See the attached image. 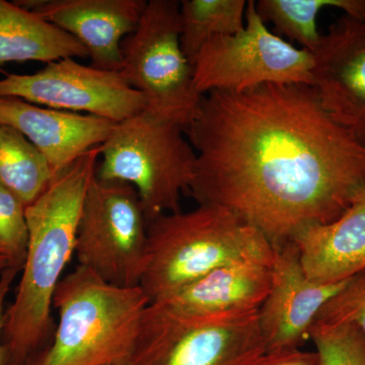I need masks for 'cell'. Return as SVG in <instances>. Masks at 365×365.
Segmentation results:
<instances>
[{"instance_id": "cell-12", "label": "cell", "mask_w": 365, "mask_h": 365, "mask_svg": "<svg viewBox=\"0 0 365 365\" xmlns=\"http://www.w3.org/2000/svg\"><path fill=\"white\" fill-rule=\"evenodd\" d=\"M347 281L314 282L304 272L294 242L274 248L270 289L258 311L266 352L299 348L309 339L317 314Z\"/></svg>"}, {"instance_id": "cell-20", "label": "cell", "mask_w": 365, "mask_h": 365, "mask_svg": "<svg viewBox=\"0 0 365 365\" xmlns=\"http://www.w3.org/2000/svg\"><path fill=\"white\" fill-rule=\"evenodd\" d=\"M246 0H182L181 46L193 66L197 55L209 40L241 32L246 25Z\"/></svg>"}, {"instance_id": "cell-1", "label": "cell", "mask_w": 365, "mask_h": 365, "mask_svg": "<svg viewBox=\"0 0 365 365\" xmlns=\"http://www.w3.org/2000/svg\"><path fill=\"white\" fill-rule=\"evenodd\" d=\"M186 135L196 153L187 194L232 211L273 248L337 220L365 191V143L312 86L210 91Z\"/></svg>"}, {"instance_id": "cell-6", "label": "cell", "mask_w": 365, "mask_h": 365, "mask_svg": "<svg viewBox=\"0 0 365 365\" xmlns=\"http://www.w3.org/2000/svg\"><path fill=\"white\" fill-rule=\"evenodd\" d=\"M121 50L120 73L131 88L143 93L145 112L186 131L203 96L197 91L193 66L182 52L180 1H148Z\"/></svg>"}, {"instance_id": "cell-11", "label": "cell", "mask_w": 365, "mask_h": 365, "mask_svg": "<svg viewBox=\"0 0 365 365\" xmlns=\"http://www.w3.org/2000/svg\"><path fill=\"white\" fill-rule=\"evenodd\" d=\"M312 54V86L324 109L365 143L364 19L343 14Z\"/></svg>"}, {"instance_id": "cell-10", "label": "cell", "mask_w": 365, "mask_h": 365, "mask_svg": "<svg viewBox=\"0 0 365 365\" xmlns=\"http://www.w3.org/2000/svg\"><path fill=\"white\" fill-rule=\"evenodd\" d=\"M21 98L34 105L73 113L86 112L120 123L145 111L143 93L120 72L102 71L74 58L50 62L33 74L0 79V98Z\"/></svg>"}, {"instance_id": "cell-14", "label": "cell", "mask_w": 365, "mask_h": 365, "mask_svg": "<svg viewBox=\"0 0 365 365\" xmlns=\"http://www.w3.org/2000/svg\"><path fill=\"white\" fill-rule=\"evenodd\" d=\"M0 124L26 136L44 155L54 177L102 145L116 125L104 118L43 108L14 97L0 98Z\"/></svg>"}, {"instance_id": "cell-13", "label": "cell", "mask_w": 365, "mask_h": 365, "mask_svg": "<svg viewBox=\"0 0 365 365\" xmlns=\"http://www.w3.org/2000/svg\"><path fill=\"white\" fill-rule=\"evenodd\" d=\"M32 11L85 47L91 66L120 72L122 42L137 25L146 0H20Z\"/></svg>"}, {"instance_id": "cell-21", "label": "cell", "mask_w": 365, "mask_h": 365, "mask_svg": "<svg viewBox=\"0 0 365 365\" xmlns=\"http://www.w3.org/2000/svg\"><path fill=\"white\" fill-rule=\"evenodd\" d=\"M309 339L316 345L321 365H365V338L354 324L314 323Z\"/></svg>"}, {"instance_id": "cell-4", "label": "cell", "mask_w": 365, "mask_h": 365, "mask_svg": "<svg viewBox=\"0 0 365 365\" xmlns=\"http://www.w3.org/2000/svg\"><path fill=\"white\" fill-rule=\"evenodd\" d=\"M150 304L140 287H115L78 265L55 292L51 342L25 365H128Z\"/></svg>"}, {"instance_id": "cell-17", "label": "cell", "mask_w": 365, "mask_h": 365, "mask_svg": "<svg viewBox=\"0 0 365 365\" xmlns=\"http://www.w3.org/2000/svg\"><path fill=\"white\" fill-rule=\"evenodd\" d=\"M88 58L78 40L14 2L0 0V67L11 62Z\"/></svg>"}, {"instance_id": "cell-26", "label": "cell", "mask_w": 365, "mask_h": 365, "mask_svg": "<svg viewBox=\"0 0 365 365\" xmlns=\"http://www.w3.org/2000/svg\"><path fill=\"white\" fill-rule=\"evenodd\" d=\"M7 268V262L6 260V258H4V256H2L1 254H0V273L2 272V271L6 270Z\"/></svg>"}, {"instance_id": "cell-22", "label": "cell", "mask_w": 365, "mask_h": 365, "mask_svg": "<svg viewBox=\"0 0 365 365\" xmlns=\"http://www.w3.org/2000/svg\"><path fill=\"white\" fill-rule=\"evenodd\" d=\"M25 204L0 185V254L7 268L20 273L25 264L29 245V228Z\"/></svg>"}, {"instance_id": "cell-8", "label": "cell", "mask_w": 365, "mask_h": 365, "mask_svg": "<svg viewBox=\"0 0 365 365\" xmlns=\"http://www.w3.org/2000/svg\"><path fill=\"white\" fill-rule=\"evenodd\" d=\"M313 54L269 30L256 1L249 0L241 32L213 38L201 48L193 63L194 83L202 96L265 85L313 86Z\"/></svg>"}, {"instance_id": "cell-2", "label": "cell", "mask_w": 365, "mask_h": 365, "mask_svg": "<svg viewBox=\"0 0 365 365\" xmlns=\"http://www.w3.org/2000/svg\"><path fill=\"white\" fill-rule=\"evenodd\" d=\"M100 157V146L88 150L26 207L28 252L16 297L4 317L6 365H25L51 342L56 327L53 299L76 253L83 201Z\"/></svg>"}, {"instance_id": "cell-23", "label": "cell", "mask_w": 365, "mask_h": 365, "mask_svg": "<svg viewBox=\"0 0 365 365\" xmlns=\"http://www.w3.org/2000/svg\"><path fill=\"white\" fill-rule=\"evenodd\" d=\"M314 323L354 324L365 338V270L348 279L344 287L324 304Z\"/></svg>"}, {"instance_id": "cell-7", "label": "cell", "mask_w": 365, "mask_h": 365, "mask_svg": "<svg viewBox=\"0 0 365 365\" xmlns=\"http://www.w3.org/2000/svg\"><path fill=\"white\" fill-rule=\"evenodd\" d=\"M265 353L258 312L185 317L150 304L128 365H255Z\"/></svg>"}, {"instance_id": "cell-24", "label": "cell", "mask_w": 365, "mask_h": 365, "mask_svg": "<svg viewBox=\"0 0 365 365\" xmlns=\"http://www.w3.org/2000/svg\"><path fill=\"white\" fill-rule=\"evenodd\" d=\"M255 365H321L318 352L302 351L299 348L266 352Z\"/></svg>"}, {"instance_id": "cell-18", "label": "cell", "mask_w": 365, "mask_h": 365, "mask_svg": "<svg viewBox=\"0 0 365 365\" xmlns=\"http://www.w3.org/2000/svg\"><path fill=\"white\" fill-rule=\"evenodd\" d=\"M327 7L365 20V0H258L257 13L280 38L294 41L302 49L314 53L321 42L318 16Z\"/></svg>"}, {"instance_id": "cell-5", "label": "cell", "mask_w": 365, "mask_h": 365, "mask_svg": "<svg viewBox=\"0 0 365 365\" xmlns=\"http://www.w3.org/2000/svg\"><path fill=\"white\" fill-rule=\"evenodd\" d=\"M96 176L135 188L148 225L181 211L195 173L196 153L180 125L145 111L115 125L102 145Z\"/></svg>"}, {"instance_id": "cell-16", "label": "cell", "mask_w": 365, "mask_h": 365, "mask_svg": "<svg viewBox=\"0 0 365 365\" xmlns=\"http://www.w3.org/2000/svg\"><path fill=\"white\" fill-rule=\"evenodd\" d=\"M307 277L329 284L365 270V191L337 220L314 225L294 241Z\"/></svg>"}, {"instance_id": "cell-25", "label": "cell", "mask_w": 365, "mask_h": 365, "mask_svg": "<svg viewBox=\"0 0 365 365\" xmlns=\"http://www.w3.org/2000/svg\"><path fill=\"white\" fill-rule=\"evenodd\" d=\"M16 271L11 268H6V270L0 273V365H6V354H4V345H2L1 334L4 329V317L6 312V295L11 290L14 278L18 275Z\"/></svg>"}, {"instance_id": "cell-19", "label": "cell", "mask_w": 365, "mask_h": 365, "mask_svg": "<svg viewBox=\"0 0 365 365\" xmlns=\"http://www.w3.org/2000/svg\"><path fill=\"white\" fill-rule=\"evenodd\" d=\"M54 179L44 155L20 131L0 124V185L30 205Z\"/></svg>"}, {"instance_id": "cell-9", "label": "cell", "mask_w": 365, "mask_h": 365, "mask_svg": "<svg viewBox=\"0 0 365 365\" xmlns=\"http://www.w3.org/2000/svg\"><path fill=\"white\" fill-rule=\"evenodd\" d=\"M148 251V222L135 188L93 177L76 235L78 265L115 287H140Z\"/></svg>"}, {"instance_id": "cell-3", "label": "cell", "mask_w": 365, "mask_h": 365, "mask_svg": "<svg viewBox=\"0 0 365 365\" xmlns=\"http://www.w3.org/2000/svg\"><path fill=\"white\" fill-rule=\"evenodd\" d=\"M273 259L272 245L258 230L227 208L200 204L148 225V262L140 287L155 304L222 266L272 264Z\"/></svg>"}, {"instance_id": "cell-15", "label": "cell", "mask_w": 365, "mask_h": 365, "mask_svg": "<svg viewBox=\"0 0 365 365\" xmlns=\"http://www.w3.org/2000/svg\"><path fill=\"white\" fill-rule=\"evenodd\" d=\"M271 266L272 264L263 262L222 266L155 304L185 317L257 313L270 289Z\"/></svg>"}]
</instances>
